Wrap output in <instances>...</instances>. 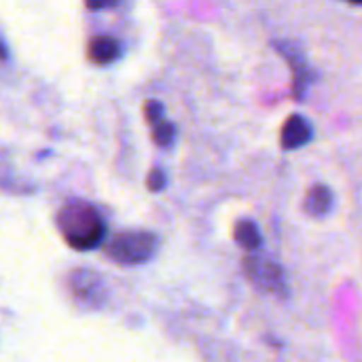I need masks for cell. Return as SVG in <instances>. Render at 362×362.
I'll return each mask as SVG.
<instances>
[{"label": "cell", "mask_w": 362, "mask_h": 362, "mask_svg": "<svg viewBox=\"0 0 362 362\" xmlns=\"http://www.w3.org/2000/svg\"><path fill=\"white\" fill-rule=\"evenodd\" d=\"M57 227L64 240L76 250H91L104 240V223L98 210L83 202L64 206L57 214Z\"/></svg>", "instance_id": "cell-1"}, {"label": "cell", "mask_w": 362, "mask_h": 362, "mask_svg": "<svg viewBox=\"0 0 362 362\" xmlns=\"http://www.w3.org/2000/svg\"><path fill=\"white\" fill-rule=\"evenodd\" d=\"M157 248V238L148 231H127L119 233L106 244V255L117 263L140 265L146 263Z\"/></svg>", "instance_id": "cell-2"}, {"label": "cell", "mask_w": 362, "mask_h": 362, "mask_svg": "<svg viewBox=\"0 0 362 362\" xmlns=\"http://www.w3.org/2000/svg\"><path fill=\"white\" fill-rule=\"evenodd\" d=\"M246 276L252 280V284L267 293H284V274L278 263H274L267 257L248 255L244 259Z\"/></svg>", "instance_id": "cell-3"}, {"label": "cell", "mask_w": 362, "mask_h": 362, "mask_svg": "<svg viewBox=\"0 0 362 362\" xmlns=\"http://www.w3.org/2000/svg\"><path fill=\"white\" fill-rule=\"evenodd\" d=\"M276 47H278V51L286 57V62H288L291 68H293L295 93H297V98H303V95H305V89H308L310 83H312V72H310V66H308L303 53H301L295 45H291V42H278Z\"/></svg>", "instance_id": "cell-4"}, {"label": "cell", "mask_w": 362, "mask_h": 362, "mask_svg": "<svg viewBox=\"0 0 362 362\" xmlns=\"http://www.w3.org/2000/svg\"><path fill=\"white\" fill-rule=\"evenodd\" d=\"M314 136V129L310 125V121L301 115H291L286 119V123L282 125V134H280V142L282 148L286 151H295L305 146Z\"/></svg>", "instance_id": "cell-5"}, {"label": "cell", "mask_w": 362, "mask_h": 362, "mask_svg": "<svg viewBox=\"0 0 362 362\" xmlns=\"http://www.w3.org/2000/svg\"><path fill=\"white\" fill-rule=\"evenodd\" d=\"M121 49L112 36H95L89 42V59L98 66H108L119 57Z\"/></svg>", "instance_id": "cell-6"}, {"label": "cell", "mask_w": 362, "mask_h": 362, "mask_svg": "<svg viewBox=\"0 0 362 362\" xmlns=\"http://www.w3.org/2000/svg\"><path fill=\"white\" fill-rule=\"evenodd\" d=\"M331 202H333V195L327 187L322 185H316L310 189L308 193V199H305V210L312 214V216H325L329 210H331Z\"/></svg>", "instance_id": "cell-7"}, {"label": "cell", "mask_w": 362, "mask_h": 362, "mask_svg": "<svg viewBox=\"0 0 362 362\" xmlns=\"http://www.w3.org/2000/svg\"><path fill=\"white\" fill-rule=\"evenodd\" d=\"M235 242L248 250H257L261 246V233L252 221H240L235 227Z\"/></svg>", "instance_id": "cell-8"}, {"label": "cell", "mask_w": 362, "mask_h": 362, "mask_svg": "<svg viewBox=\"0 0 362 362\" xmlns=\"http://www.w3.org/2000/svg\"><path fill=\"white\" fill-rule=\"evenodd\" d=\"M174 136H176V129L170 121L161 119L159 123L153 125V138L159 146H170L174 142Z\"/></svg>", "instance_id": "cell-9"}, {"label": "cell", "mask_w": 362, "mask_h": 362, "mask_svg": "<svg viewBox=\"0 0 362 362\" xmlns=\"http://www.w3.org/2000/svg\"><path fill=\"white\" fill-rule=\"evenodd\" d=\"M144 115H146V121L151 125H155V123H159L163 119V106L159 102H155V100H148L146 106H144Z\"/></svg>", "instance_id": "cell-10"}, {"label": "cell", "mask_w": 362, "mask_h": 362, "mask_svg": "<svg viewBox=\"0 0 362 362\" xmlns=\"http://www.w3.org/2000/svg\"><path fill=\"white\" fill-rule=\"evenodd\" d=\"M165 187V176H163V172L161 170H153L151 174H148V189L151 191H161Z\"/></svg>", "instance_id": "cell-11"}, {"label": "cell", "mask_w": 362, "mask_h": 362, "mask_svg": "<svg viewBox=\"0 0 362 362\" xmlns=\"http://www.w3.org/2000/svg\"><path fill=\"white\" fill-rule=\"evenodd\" d=\"M119 0H87V6L91 11H100V8H108V6H115Z\"/></svg>", "instance_id": "cell-12"}, {"label": "cell", "mask_w": 362, "mask_h": 362, "mask_svg": "<svg viewBox=\"0 0 362 362\" xmlns=\"http://www.w3.org/2000/svg\"><path fill=\"white\" fill-rule=\"evenodd\" d=\"M344 2H350V4H362V0H344Z\"/></svg>", "instance_id": "cell-13"}]
</instances>
